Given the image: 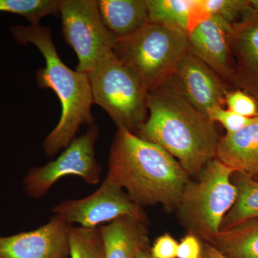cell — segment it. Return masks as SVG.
Wrapping results in <instances>:
<instances>
[{
    "label": "cell",
    "mask_w": 258,
    "mask_h": 258,
    "mask_svg": "<svg viewBox=\"0 0 258 258\" xmlns=\"http://www.w3.org/2000/svg\"><path fill=\"white\" fill-rule=\"evenodd\" d=\"M188 50L187 34L148 23L133 35L118 39L113 52L149 91L174 76L178 64Z\"/></svg>",
    "instance_id": "5b68a950"
},
{
    "label": "cell",
    "mask_w": 258,
    "mask_h": 258,
    "mask_svg": "<svg viewBox=\"0 0 258 258\" xmlns=\"http://www.w3.org/2000/svg\"><path fill=\"white\" fill-rule=\"evenodd\" d=\"M71 227L54 215L35 230L0 236V258H70Z\"/></svg>",
    "instance_id": "30bf717a"
},
{
    "label": "cell",
    "mask_w": 258,
    "mask_h": 258,
    "mask_svg": "<svg viewBox=\"0 0 258 258\" xmlns=\"http://www.w3.org/2000/svg\"><path fill=\"white\" fill-rule=\"evenodd\" d=\"M203 241L192 234H186L179 242L177 258H203Z\"/></svg>",
    "instance_id": "484cf974"
},
{
    "label": "cell",
    "mask_w": 258,
    "mask_h": 258,
    "mask_svg": "<svg viewBox=\"0 0 258 258\" xmlns=\"http://www.w3.org/2000/svg\"><path fill=\"white\" fill-rule=\"evenodd\" d=\"M147 119L138 137L157 144L179 161L196 179L216 158L220 137L215 123L190 103L174 76L148 91Z\"/></svg>",
    "instance_id": "6da1fadb"
},
{
    "label": "cell",
    "mask_w": 258,
    "mask_h": 258,
    "mask_svg": "<svg viewBox=\"0 0 258 258\" xmlns=\"http://www.w3.org/2000/svg\"><path fill=\"white\" fill-rule=\"evenodd\" d=\"M203 258H228L222 254L221 252L211 244L203 242Z\"/></svg>",
    "instance_id": "4316f807"
},
{
    "label": "cell",
    "mask_w": 258,
    "mask_h": 258,
    "mask_svg": "<svg viewBox=\"0 0 258 258\" xmlns=\"http://www.w3.org/2000/svg\"><path fill=\"white\" fill-rule=\"evenodd\" d=\"M174 78L190 103L205 114L211 108L225 106L227 83L189 49L178 64Z\"/></svg>",
    "instance_id": "7c38bea8"
},
{
    "label": "cell",
    "mask_w": 258,
    "mask_h": 258,
    "mask_svg": "<svg viewBox=\"0 0 258 258\" xmlns=\"http://www.w3.org/2000/svg\"><path fill=\"white\" fill-rule=\"evenodd\" d=\"M233 173L215 158L198 178L186 184L175 211L187 234L210 243L220 232L225 215L237 199V189L231 179Z\"/></svg>",
    "instance_id": "277c9868"
},
{
    "label": "cell",
    "mask_w": 258,
    "mask_h": 258,
    "mask_svg": "<svg viewBox=\"0 0 258 258\" xmlns=\"http://www.w3.org/2000/svg\"><path fill=\"white\" fill-rule=\"evenodd\" d=\"M107 175L139 206L161 205L175 211L191 177L175 158L157 144L118 128L110 148Z\"/></svg>",
    "instance_id": "7a4b0ae2"
},
{
    "label": "cell",
    "mask_w": 258,
    "mask_h": 258,
    "mask_svg": "<svg viewBox=\"0 0 258 258\" xmlns=\"http://www.w3.org/2000/svg\"><path fill=\"white\" fill-rule=\"evenodd\" d=\"M231 179L237 189V199L225 215L220 231L258 218V180L239 172H234Z\"/></svg>",
    "instance_id": "ac0fdd59"
},
{
    "label": "cell",
    "mask_w": 258,
    "mask_h": 258,
    "mask_svg": "<svg viewBox=\"0 0 258 258\" xmlns=\"http://www.w3.org/2000/svg\"><path fill=\"white\" fill-rule=\"evenodd\" d=\"M179 242L169 233L158 237L151 246V258H177Z\"/></svg>",
    "instance_id": "d4e9b609"
},
{
    "label": "cell",
    "mask_w": 258,
    "mask_h": 258,
    "mask_svg": "<svg viewBox=\"0 0 258 258\" xmlns=\"http://www.w3.org/2000/svg\"><path fill=\"white\" fill-rule=\"evenodd\" d=\"M70 258H105L99 227L96 228L71 226Z\"/></svg>",
    "instance_id": "44dd1931"
},
{
    "label": "cell",
    "mask_w": 258,
    "mask_h": 258,
    "mask_svg": "<svg viewBox=\"0 0 258 258\" xmlns=\"http://www.w3.org/2000/svg\"><path fill=\"white\" fill-rule=\"evenodd\" d=\"M193 0H146L149 23L176 29L187 34Z\"/></svg>",
    "instance_id": "d6986e66"
},
{
    "label": "cell",
    "mask_w": 258,
    "mask_h": 258,
    "mask_svg": "<svg viewBox=\"0 0 258 258\" xmlns=\"http://www.w3.org/2000/svg\"><path fill=\"white\" fill-rule=\"evenodd\" d=\"M231 51L234 85L258 101V15L253 11L232 25Z\"/></svg>",
    "instance_id": "4fadbf2b"
},
{
    "label": "cell",
    "mask_w": 258,
    "mask_h": 258,
    "mask_svg": "<svg viewBox=\"0 0 258 258\" xmlns=\"http://www.w3.org/2000/svg\"><path fill=\"white\" fill-rule=\"evenodd\" d=\"M216 158L234 172L258 179V117L238 132L220 137Z\"/></svg>",
    "instance_id": "9a60e30c"
},
{
    "label": "cell",
    "mask_w": 258,
    "mask_h": 258,
    "mask_svg": "<svg viewBox=\"0 0 258 258\" xmlns=\"http://www.w3.org/2000/svg\"><path fill=\"white\" fill-rule=\"evenodd\" d=\"M211 16H218L234 25L247 13L253 11L249 0H205Z\"/></svg>",
    "instance_id": "7402d4cb"
},
{
    "label": "cell",
    "mask_w": 258,
    "mask_h": 258,
    "mask_svg": "<svg viewBox=\"0 0 258 258\" xmlns=\"http://www.w3.org/2000/svg\"><path fill=\"white\" fill-rule=\"evenodd\" d=\"M256 180H258V179H256Z\"/></svg>",
    "instance_id": "f546056e"
},
{
    "label": "cell",
    "mask_w": 258,
    "mask_h": 258,
    "mask_svg": "<svg viewBox=\"0 0 258 258\" xmlns=\"http://www.w3.org/2000/svg\"><path fill=\"white\" fill-rule=\"evenodd\" d=\"M52 212L70 225L77 224L86 228H96L123 216L149 224L144 208L134 203L126 191L108 175L89 196L64 200L56 205Z\"/></svg>",
    "instance_id": "9c48e42d"
},
{
    "label": "cell",
    "mask_w": 258,
    "mask_h": 258,
    "mask_svg": "<svg viewBox=\"0 0 258 258\" xmlns=\"http://www.w3.org/2000/svg\"><path fill=\"white\" fill-rule=\"evenodd\" d=\"M103 23L118 39L130 36L149 23L146 0H99Z\"/></svg>",
    "instance_id": "2e32d148"
},
{
    "label": "cell",
    "mask_w": 258,
    "mask_h": 258,
    "mask_svg": "<svg viewBox=\"0 0 258 258\" xmlns=\"http://www.w3.org/2000/svg\"><path fill=\"white\" fill-rule=\"evenodd\" d=\"M225 106L230 111L246 118L258 117V101L242 90L227 91Z\"/></svg>",
    "instance_id": "603a6c76"
},
{
    "label": "cell",
    "mask_w": 258,
    "mask_h": 258,
    "mask_svg": "<svg viewBox=\"0 0 258 258\" xmlns=\"http://www.w3.org/2000/svg\"><path fill=\"white\" fill-rule=\"evenodd\" d=\"M11 33L18 43L32 44L41 52L45 66L37 70V85L42 89L52 90L60 102V120L42 145L47 157H55L69 147L83 125L94 123L91 111L94 103L88 74L73 71L62 62L49 27L15 25Z\"/></svg>",
    "instance_id": "3957f363"
},
{
    "label": "cell",
    "mask_w": 258,
    "mask_h": 258,
    "mask_svg": "<svg viewBox=\"0 0 258 258\" xmlns=\"http://www.w3.org/2000/svg\"><path fill=\"white\" fill-rule=\"evenodd\" d=\"M149 223L123 216L100 226L105 258H137L139 252L150 249Z\"/></svg>",
    "instance_id": "5bb4252c"
},
{
    "label": "cell",
    "mask_w": 258,
    "mask_h": 258,
    "mask_svg": "<svg viewBox=\"0 0 258 258\" xmlns=\"http://www.w3.org/2000/svg\"><path fill=\"white\" fill-rule=\"evenodd\" d=\"M210 244L228 258H258V218L220 231Z\"/></svg>",
    "instance_id": "e0dca14e"
},
{
    "label": "cell",
    "mask_w": 258,
    "mask_h": 258,
    "mask_svg": "<svg viewBox=\"0 0 258 258\" xmlns=\"http://www.w3.org/2000/svg\"><path fill=\"white\" fill-rule=\"evenodd\" d=\"M207 115L212 122L220 123L225 128L226 134H232L238 132L249 125L254 118H246L230 111L225 107H215L207 111Z\"/></svg>",
    "instance_id": "cb8c5ba5"
},
{
    "label": "cell",
    "mask_w": 258,
    "mask_h": 258,
    "mask_svg": "<svg viewBox=\"0 0 258 258\" xmlns=\"http://www.w3.org/2000/svg\"><path fill=\"white\" fill-rule=\"evenodd\" d=\"M98 136V125H88L87 132L74 139L57 159L30 169L23 180L26 195L41 199L58 180L68 176H79L89 184H98L102 172L95 152Z\"/></svg>",
    "instance_id": "ba28073f"
},
{
    "label": "cell",
    "mask_w": 258,
    "mask_h": 258,
    "mask_svg": "<svg viewBox=\"0 0 258 258\" xmlns=\"http://www.w3.org/2000/svg\"><path fill=\"white\" fill-rule=\"evenodd\" d=\"M60 15L64 40L79 59L76 71L87 74L113 52L118 37L103 23L96 0H60Z\"/></svg>",
    "instance_id": "52a82bcc"
},
{
    "label": "cell",
    "mask_w": 258,
    "mask_h": 258,
    "mask_svg": "<svg viewBox=\"0 0 258 258\" xmlns=\"http://www.w3.org/2000/svg\"><path fill=\"white\" fill-rule=\"evenodd\" d=\"M249 1L254 13L258 15V0H249Z\"/></svg>",
    "instance_id": "f1b7e54d"
},
{
    "label": "cell",
    "mask_w": 258,
    "mask_h": 258,
    "mask_svg": "<svg viewBox=\"0 0 258 258\" xmlns=\"http://www.w3.org/2000/svg\"><path fill=\"white\" fill-rule=\"evenodd\" d=\"M149 250L150 249H146V250L142 251V252H139L137 258H151L150 254H149Z\"/></svg>",
    "instance_id": "83f0119b"
},
{
    "label": "cell",
    "mask_w": 258,
    "mask_h": 258,
    "mask_svg": "<svg viewBox=\"0 0 258 258\" xmlns=\"http://www.w3.org/2000/svg\"><path fill=\"white\" fill-rule=\"evenodd\" d=\"M87 74L93 103L106 111L118 128L138 135L148 117V91L138 76L113 52Z\"/></svg>",
    "instance_id": "8992f818"
},
{
    "label": "cell",
    "mask_w": 258,
    "mask_h": 258,
    "mask_svg": "<svg viewBox=\"0 0 258 258\" xmlns=\"http://www.w3.org/2000/svg\"><path fill=\"white\" fill-rule=\"evenodd\" d=\"M60 0H0V13L21 15L30 25H40L47 15H60Z\"/></svg>",
    "instance_id": "ffe728a7"
},
{
    "label": "cell",
    "mask_w": 258,
    "mask_h": 258,
    "mask_svg": "<svg viewBox=\"0 0 258 258\" xmlns=\"http://www.w3.org/2000/svg\"><path fill=\"white\" fill-rule=\"evenodd\" d=\"M232 25L212 16L187 33L189 49L225 83L234 84L235 71L231 51Z\"/></svg>",
    "instance_id": "8fae6325"
}]
</instances>
